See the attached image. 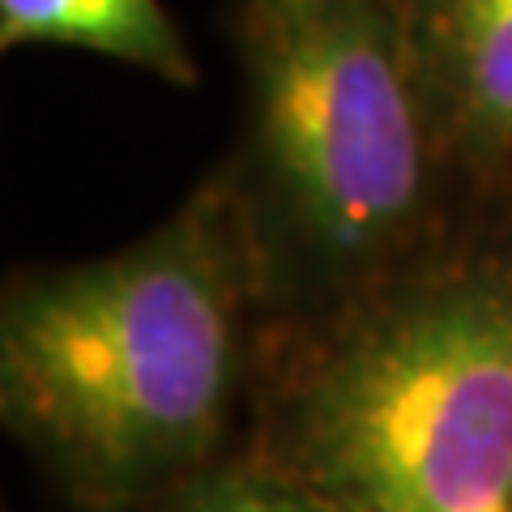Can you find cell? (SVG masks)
Masks as SVG:
<instances>
[{"mask_svg": "<svg viewBox=\"0 0 512 512\" xmlns=\"http://www.w3.org/2000/svg\"><path fill=\"white\" fill-rule=\"evenodd\" d=\"M261 269L227 171L137 244L9 282L0 410L94 512H141L214 466Z\"/></svg>", "mask_w": 512, "mask_h": 512, "instance_id": "1", "label": "cell"}, {"mask_svg": "<svg viewBox=\"0 0 512 512\" xmlns=\"http://www.w3.org/2000/svg\"><path fill=\"white\" fill-rule=\"evenodd\" d=\"M244 146L222 167L265 312L346 308L440 231L453 171L397 0H244Z\"/></svg>", "mask_w": 512, "mask_h": 512, "instance_id": "2", "label": "cell"}, {"mask_svg": "<svg viewBox=\"0 0 512 512\" xmlns=\"http://www.w3.org/2000/svg\"><path fill=\"white\" fill-rule=\"evenodd\" d=\"M261 457L329 512H512V227L440 235L303 329Z\"/></svg>", "mask_w": 512, "mask_h": 512, "instance_id": "3", "label": "cell"}, {"mask_svg": "<svg viewBox=\"0 0 512 512\" xmlns=\"http://www.w3.org/2000/svg\"><path fill=\"white\" fill-rule=\"evenodd\" d=\"M453 171L495 184L512 167V0H397Z\"/></svg>", "mask_w": 512, "mask_h": 512, "instance_id": "4", "label": "cell"}, {"mask_svg": "<svg viewBox=\"0 0 512 512\" xmlns=\"http://www.w3.org/2000/svg\"><path fill=\"white\" fill-rule=\"evenodd\" d=\"M86 47L175 86H197L180 26L163 0H0V47Z\"/></svg>", "mask_w": 512, "mask_h": 512, "instance_id": "5", "label": "cell"}, {"mask_svg": "<svg viewBox=\"0 0 512 512\" xmlns=\"http://www.w3.org/2000/svg\"><path fill=\"white\" fill-rule=\"evenodd\" d=\"M141 512H329L316 495L269 457L214 461Z\"/></svg>", "mask_w": 512, "mask_h": 512, "instance_id": "6", "label": "cell"}]
</instances>
